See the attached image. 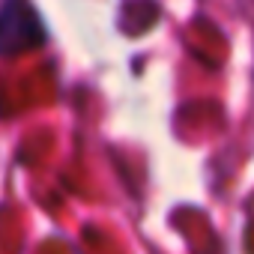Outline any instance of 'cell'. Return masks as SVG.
Masks as SVG:
<instances>
[{
    "mask_svg": "<svg viewBox=\"0 0 254 254\" xmlns=\"http://www.w3.org/2000/svg\"><path fill=\"white\" fill-rule=\"evenodd\" d=\"M48 42L45 21L30 0H3L0 3V57H18Z\"/></svg>",
    "mask_w": 254,
    "mask_h": 254,
    "instance_id": "6da1fadb",
    "label": "cell"
}]
</instances>
